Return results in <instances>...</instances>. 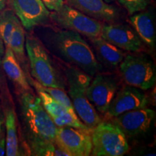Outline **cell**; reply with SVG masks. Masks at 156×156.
I'll return each mask as SVG.
<instances>
[{"instance_id":"6da1fadb","label":"cell","mask_w":156,"mask_h":156,"mask_svg":"<svg viewBox=\"0 0 156 156\" xmlns=\"http://www.w3.org/2000/svg\"><path fill=\"white\" fill-rule=\"evenodd\" d=\"M39 39L56 57L92 77L102 69L92 48L77 33L65 29L50 30Z\"/></svg>"},{"instance_id":"7a4b0ae2","label":"cell","mask_w":156,"mask_h":156,"mask_svg":"<svg viewBox=\"0 0 156 156\" xmlns=\"http://www.w3.org/2000/svg\"><path fill=\"white\" fill-rule=\"evenodd\" d=\"M25 44L30 74L35 80L44 87L65 90L67 81L39 38L33 34H27Z\"/></svg>"},{"instance_id":"3957f363","label":"cell","mask_w":156,"mask_h":156,"mask_svg":"<svg viewBox=\"0 0 156 156\" xmlns=\"http://www.w3.org/2000/svg\"><path fill=\"white\" fill-rule=\"evenodd\" d=\"M65 76L68 95L76 114L89 128L95 127L101 122V119L86 95L87 88L92 76L73 66L65 69Z\"/></svg>"},{"instance_id":"277c9868","label":"cell","mask_w":156,"mask_h":156,"mask_svg":"<svg viewBox=\"0 0 156 156\" xmlns=\"http://www.w3.org/2000/svg\"><path fill=\"white\" fill-rule=\"evenodd\" d=\"M20 103L27 138H40L55 142L57 126L44 109L40 98L33 92L22 93Z\"/></svg>"},{"instance_id":"5b68a950","label":"cell","mask_w":156,"mask_h":156,"mask_svg":"<svg viewBox=\"0 0 156 156\" xmlns=\"http://www.w3.org/2000/svg\"><path fill=\"white\" fill-rule=\"evenodd\" d=\"M93 148L90 155L122 156L129 150L126 135L111 122H101L91 129Z\"/></svg>"},{"instance_id":"8992f818","label":"cell","mask_w":156,"mask_h":156,"mask_svg":"<svg viewBox=\"0 0 156 156\" xmlns=\"http://www.w3.org/2000/svg\"><path fill=\"white\" fill-rule=\"evenodd\" d=\"M119 67L122 80L126 85L143 90L151 89L155 85V64L147 56L126 54Z\"/></svg>"},{"instance_id":"52a82bcc","label":"cell","mask_w":156,"mask_h":156,"mask_svg":"<svg viewBox=\"0 0 156 156\" xmlns=\"http://www.w3.org/2000/svg\"><path fill=\"white\" fill-rule=\"evenodd\" d=\"M50 18L62 29L73 30L89 39L100 37L103 26L101 21L83 14L67 4L58 11H52Z\"/></svg>"},{"instance_id":"ba28073f","label":"cell","mask_w":156,"mask_h":156,"mask_svg":"<svg viewBox=\"0 0 156 156\" xmlns=\"http://www.w3.org/2000/svg\"><path fill=\"white\" fill-rule=\"evenodd\" d=\"M54 142L68 156L90 155L93 148L91 129L57 127Z\"/></svg>"},{"instance_id":"9c48e42d","label":"cell","mask_w":156,"mask_h":156,"mask_svg":"<svg viewBox=\"0 0 156 156\" xmlns=\"http://www.w3.org/2000/svg\"><path fill=\"white\" fill-rule=\"evenodd\" d=\"M118 89L119 83L115 76L96 74L87 87L86 95L98 112L105 114Z\"/></svg>"},{"instance_id":"30bf717a","label":"cell","mask_w":156,"mask_h":156,"mask_svg":"<svg viewBox=\"0 0 156 156\" xmlns=\"http://www.w3.org/2000/svg\"><path fill=\"white\" fill-rule=\"evenodd\" d=\"M12 10L23 28L31 30L45 25L50 18V11L41 0H9Z\"/></svg>"},{"instance_id":"8fae6325","label":"cell","mask_w":156,"mask_h":156,"mask_svg":"<svg viewBox=\"0 0 156 156\" xmlns=\"http://www.w3.org/2000/svg\"><path fill=\"white\" fill-rule=\"evenodd\" d=\"M155 117V111L143 107L115 117L113 119V123L118 126L126 135L136 136L149 131Z\"/></svg>"},{"instance_id":"7c38bea8","label":"cell","mask_w":156,"mask_h":156,"mask_svg":"<svg viewBox=\"0 0 156 156\" xmlns=\"http://www.w3.org/2000/svg\"><path fill=\"white\" fill-rule=\"evenodd\" d=\"M148 103V98L140 89L126 85L117 91L105 116L108 119H114L129 111L147 107Z\"/></svg>"},{"instance_id":"4fadbf2b","label":"cell","mask_w":156,"mask_h":156,"mask_svg":"<svg viewBox=\"0 0 156 156\" xmlns=\"http://www.w3.org/2000/svg\"><path fill=\"white\" fill-rule=\"evenodd\" d=\"M101 37L125 51L138 52L141 50V39L134 29L127 25L115 23L103 24Z\"/></svg>"},{"instance_id":"5bb4252c","label":"cell","mask_w":156,"mask_h":156,"mask_svg":"<svg viewBox=\"0 0 156 156\" xmlns=\"http://www.w3.org/2000/svg\"><path fill=\"white\" fill-rule=\"evenodd\" d=\"M67 5L101 22L114 23L120 19L119 9L104 0H64Z\"/></svg>"},{"instance_id":"9a60e30c","label":"cell","mask_w":156,"mask_h":156,"mask_svg":"<svg viewBox=\"0 0 156 156\" xmlns=\"http://www.w3.org/2000/svg\"><path fill=\"white\" fill-rule=\"evenodd\" d=\"M36 90L44 109L57 127L72 126L81 129L89 128L78 118L75 113L69 112L45 91L39 88Z\"/></svg>"},{"instance_id":"2e32d148","label":"cell","mask_w":156,"mask_h":156,"mask_svg":"<svg viewBox=\"0 0 156 156\" xmlns=\"http://www.w3.org/2000/svg\"><path fill=\"white\" fill-rule=\"evenodd\" d=\"M90 40L92 43L98 61L106 67L117 68L126 55L125 51L106 41L101 36Z\"/></svg>"},{"instance_id":"e0dca14e","label":"cell","mask_w":156,"mask_h":156,"mask_svg":"<svg viewBox=\"0 0 156 156\" xmlns=\"http://www.w3.org/2000/svg\"><path fill=\"white\" fill-rule=\"evenodd\" d=\"M1 64L6 75L13 82L17 88L20 90L21 93L32 92L25 71L10 48L6 47Z\"/></svg>"},{"instance_id":"ac0fdd59","label":"cell","mask_w":156,"mask_h":156,"mask_svg":"<svg viewBox=\"0 0 156 156\" xmlns=\"http://www.w3.org/2000/svg\"><path fill=\"white\" fill-rule=\"evenodd\" d=\"M129 21L142 41L154 49L156 44V33L153 15L149 11L142 10L132 15Z\"/></svg>"},{"instance_id":"d6986e66","label":"cell","mask_w":156,"mask_h":156,"mask_svg":"<svg viewBox=\"0 0 156 156\" xmlns=\"http://www.w3.org/2000/svg\"><path fill=\"white\" fill-rule=\"evenodd\" d=\"M6 127V153L7 156L22 155L17 134V117L14 109L5 108L3 110Z\"/></svg>"},{"instance_id":"ffe728a7","label":"cell","mask_w":156,"mask_h":156,"mask_svg":"<svg viewBox=\"0 0 156 156\" xmlns=\"http://www.w3.org/2000/svg\"><path fill=\"white\" fill-rule=\"evenodd\" d=\"M28 148L31 155L38 156H68L65 152L54 142L40 139L28 138Z\"/></svg>"},{"instance_id":"44dd1931","label":"cell","mask_w":156,"mask_h":156,"mask_svg":"<svg viewBox=\"0 0 156 156\" xmlns=\"http://www.w3.org/2000/svg\"><path fill=\"white\" fill-rule=\"evenodd\" d=\"M25 33L24 28L21 24L20 21H18L15 25L14 30L12 34L10 40H9V46L7 47L10 48L17 58V61L22 64L25 68L26 65V56H25Z\"/></svg>"},{"instance_id":"7402d4cb","label":"cell","mask_w":156,"mask_h":156,"mask_svg":"<svg viewBox=\"0 0 156 156\" xmlns=\"http://www.w3.org/2000/svg\"><path fill=\"white\" fill-rule=\"evenodd\" d=\"M19 19L12 9H7L0 12V37L5 47L9 46L12 34Z\"/></svg>"},{"instance_id":"603a6c76","label":"cell","mask_w":156,"mask_h":156,"mask_svg":"<svg viewBox=\"0 0 156 156\" xmlns=\"http://www.w3.org/2000/svg\"><path fill=\"white\" fill-rule=\"evenodd\" d=\"M28 82L32 83L35 88H39L42 90L45 91L48 93L50 96H51L54 100L59 103L60 104L65 107L66 108L68 109L69 112L75 113L74 110L73 103L71 102L69 95L67 94V93L64 92V90L56 88V87H44L38 83H37L36 80L31 79L30 77H28ZM76 114V113H75Z\"/></svg>"},{"instance_id":"cb8c5ba5","label":"cell","mask_w":156,"mask_h":156,"mask_svg":"<svg viewBox=\"0 0 156 156\" xmlns=\"http://www.w3.org/2000/svg\"><path fill=\"white\" fill-rule=\"evenodd\" d=\"M119 2L126 9L128 14L132 15L138 12L145 10L149 5L151 0H119Z\"/></svg>"},{"instance_id":"d4e9b609","label":"cell","mask_w":156,"mask_h":156,"mask_svg":"<svg viewBox=\"0 0 156 156\" xmlns=\"http://www.w3.org/2000/svg\"><path fill=\"white\" fill-rule=\"evenodd\" d=\"M49 11H58L64 4V0H41Z\"/></svg>"},{"instance_id":"484cf974","label":"cell","mask_w":156,"mask_h":156,"mask_svg":"<svg viewBox=\"0 0 156 156\" xmlns=\"http://www.w3.org/2000/svg\"><path fill=\"white\" fill-rule=\"evenodd\" d=\"M6 153V140L3 132H0V156L5 155Z\"/></svg>"},{"instance_id":"4316f807","label":"cell","mask_w":156,"mask_h":156,"mask_svg":"<svg viewBox=\"0 0 156 156\" xmlns=\"http://www.w3.org/2000/svg\"><path fill=\"white\" fill-rule=\"evenodd\" d=\"M5 122V117H4V112L3 108L2 107L1 101H0V132L2 130V124Z\"/></svg>"},{"instance_id":"83f0119b","label":"cell","mask_w":156,"mask_h":156,"mask_svg":"<svg viewBox=\"0 0 156 156\" xmlns=\"http://www.w3.org/2000/svg\"><path fill=\"white\" fill-rule=\"evenodd\" d=\"M4 42L2 40L1 37H0V65L2 64V58L4 56Z\"/></svg>"},{"instance_id":"f1b7e54d","label":"cell","mask_w":156,"mask_h":156,"mask_svg":"<svg viewBox=\"0 0 156 156\" xmlns=\"http://www.w3.org/2000/svg\"><path fill=\"white\" fill-rule=\"evenodd\" d=\"M7 2V0H0V12L3 10V9L5 8Z\"/></svg>"},{"instance_id":"f546056e","label":"cell","mask_w":156,"mask_h":156,"mask_svg":"<svg viewBox=\"0 0 156 156\" xmlns=\"http://www.w3.org/2000/svg\"><path fill=\"white\" fill-rule=\"evenodd\" d=\"M104 1L107 3H112V2H113L116 1V0H104Z\"/></svg>"},{"instance_id":"4dcf8cb0","label":"cell","mask_w":156,"mask_h":156,"mask_svg":"<svg viewBox=\"0 0 156 156\" xmlns=\"http://www.w3.org/2000/svg\"></svg>"}]
</instances>
